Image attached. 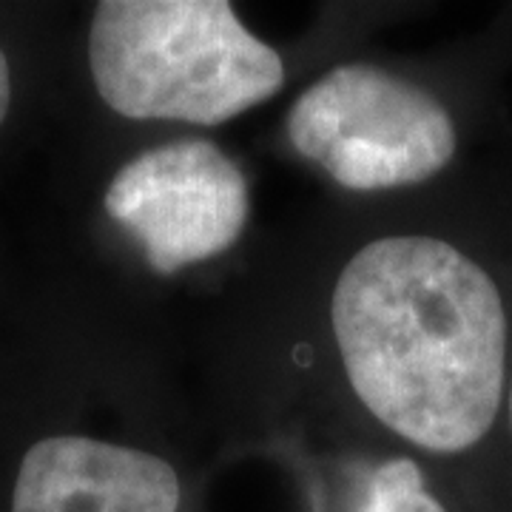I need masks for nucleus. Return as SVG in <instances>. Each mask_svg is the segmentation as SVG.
I'll use <instances>...</instances> for the list:
<instances>
[{"label": "nucleus", "instance_id": "nucleus-1", "mask_svg": "<svg viewBox=\"0 0 512 512\" xmlns=\"http://www.w3.org/2000/svg\"><path fill=\"white\" fill-rule=\"evenodd\" d=\"M330 313L350 384L384 427L433 453L490 433L507 316L478 262L444 239H376L342 271Z\"/></svg>", "mask_w": 512, "mask_h": 512}, {"label": "nucleus", "instance_id": "nucleus-2", "mask_svg": "<svg viewBox=\"0 0 512 512\" xmlns=\"http://www.w3.org/2000/svg\"><path fill=\"white\" fill-rule=\"evenodd\" d=\"M103 103L128 120L220 126L274 97L282 60L228 0H103L89 35Z\"/></svg>", "mask_w": 512, "mask_h": 512}, {"label": "nucleus", "instance_id": "nucleus-3", "mask_svg": "<svg viewBox=\"0 0 512 512\" xmlns=\"http://www.w3.org/2000/svg\"><path fill=\"white\" fill-rule=\"evenodd\" d=\"M288 134L302 157L350 191L424 183L456 154V126L439 100L367 63L313 83L293 106Z\"/></svg>", "mask_w": 512, "mask_h": 512}, {"label": "nucleus", "instance_id": "nucleus-4", "mask_svg": "<svg viewBox=\"0 0 512 512\" xmlns=\"http://www.w3.org/2000/svg\"><path fill=\"white\" fill-rule=\"evenodd\" d=\"M106 211L143 245L157 274H174L237 242L248 183L214 143L183 140L134 157L111 180Z\"/></svg>", "mask_w": 512, "mask_h": 512}, {"label": "nucleus", "instance_id": "nucleus-5", "mask_svg": "<svg viewBox=\"0 0 512 512\" xmlns=\"http://www.w3.org/2000/svg\"><path fill=\"white\" fill-rule=\"evenodd\" d=\"M180 478L163 458L109 441L55 436L23 456L12 512H177Z\"/></svg>", "mask_w": 512, "mask_h": 512}, {"label": "nucleus", "instance_id": "nucleus-6", "mask_svg": "<svg viewBox=\"0 0 512 512\" xmlns=\"http://www.w3.org/2000/svg\"><path fill=\"white\" fill-rule=\"evenodd\" d=\"M359 512H447L427 493L419 467L407 458H393L382 464L370 484Z\"/></svg>", "mask_w": 512, "mask_h": 512}, {"label": "nucleus", "instance_id": "nucleus-7", "mask_svg": "<svg viewBox=\"0 0 512 512\" xmlns=\"http://www.w3.org/2000/svg\"><path fill=\"white\" fill-rule=\"evenodd\" d=\"M12 103V77H9V60L0 52V123L6 120V111Z\"/></svg>", "mask_w": 512, "mask_h": 512}, {"label": "nucleus", "instance_id": "nucleus-8", "mask_svg": "<svg viewBox=\"0 0 512 512\" xmlns=\"http://www.w3.org/2000/svg\"><path fill=\"white\" fill-rule=\"evenodd\" d=\"M510 424H512V387H510Z\"/></svg>", "mask_w": 512, "mask_h": 512}]
</instances>
